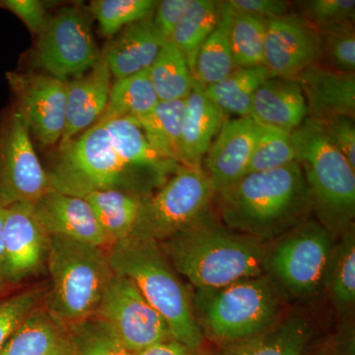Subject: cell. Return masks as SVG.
<instances>
[{"instance_id":"obj_1","label":"cell","mask_w":355,"mask_h":355,"mask_svg":"<svg viewBox=\"0 0 355 355\" xmlns=\"http://www.w3.org/2000/svg\"><path fill=\"white\" fill-rule=\"evenodd\" d=\"M181 167L156 153L132 119H116L60 144L46 173L51 189L73 197L109 190L146 196Z\"/></svg>"},{"instance_id":"obj_2","label":"cell","mask_w":355,"mask_h":355,"mask_svg":"<svg viewBox=\"0 0 355 355\" xmlns=\"http://www.w3.org/2000/svg\"><path fill=\"white\" fill-rule=\"evenodd\" d=\"M224 226L263 242L273 241L313 211L312 198L298 162L249 173L217 191Z\"/></svg>"},{"instance_id":"obj_3","label":"cell","mask_w":355,"mask_h":355,"mask_svg":"<svg viewBox=\"0 0 355 355\" xmlns=\"http://www.w3.org/2000/svg\"><path fill=\"white\" fill-rule=\"evenodd\" d=\"M170 263L198 291L263 275L265 242L217 224L211 217L159 243Z\"/></svg>"},{"instance_id":"obj_4","label":"cell","mask_w":355,"mask_h":355,"mask_svg":"<svg viewBox=\"0 0 355 355\" xmlns=\"http://www.w3.org/2000/svg\"><path fill=\"white\" fill-rule=\"evenodd\" d=\"M114 273L127 277L167 323L173 338L191 349L202 345V327L193 302L160 245L128 237L107 251Z\"/></svg>"},{"instance_id":"obj_5","label":"cell","mask_w":355,"mask_h":355,"mask_svg":"<svg viewBox=\"0 0 355 355\" xmlns=\"http://www.w3.org/2000/svg\"><path fill=\"white\" fill-rule=\"evenodd\" d=\"M318 222L338 239L354 225L355 169L329 139L323 121L307 118L291 132Z\"/></svg>"},{"instance_id":"obj_6","label":"cell","mask_w":355,"mask_h":355,"mask_svg":"<svg viewBox=\"0 0 355 355\" xmlns=\"http://www.w3.org/2000/svg\"><path fill=\"white\" fill-rule=\"evenodd\" d=\"M44 304L67 327L94 316L114 272L106 250L51 236Z\"/></svg>"},{"instance_id":"obj_7","label":"cell","mask_w":355,"mask_h":355,"mask_svg":"<svg viewBox=\"0 0 355 355\" xmlns=\"http://www.w3.org/2000/svg\"><path fill=\"white\" fill-rule=\"evenodd\" d=\"M282 303V292L266 273L197 294L203 326L225 345L272 328L280 320Z\"/></svg>"},{"instance_id":"obj_8","label":"cell","mask_w":355,"mask_h":355,"mask_svg":"<svg viewBox=\"0 0 355 355\" xmlns=\"http://www.w3.org/2000/svg\"><path fill=\"white\" fill-rule=\"evenodd\" d=\"M216 191L200 168L182 166L160 188L144 196L130 237L162 243L207 218Z\"/></svg>"},{"instance_id":"obj_9","label":"cell","mask_w":355,"mask_h":355,"mask_svg":"<svg viewBox=\"0 0 355 355\" xmlns=\"http://www.w3.org/2000/svg\"><path fill=\"white\" fill-rule=\"evenodd\" d=\"M266 246L263 272L282 293L294 298L316 294L323 286L324 272L336 240L322 224L301 222Z\"/></svg>"},{"instance_id":"obj_10","label":"cell","mask_w":355,"mask_h":355,"mask_svg":"<svg viewBox=\"0 0 355 355\" xmlns=\"http://www.w3.org/2000/svg\"><path fill=\"white\" fill-rule=\"evenodd\" d=\"M39 35L37 64L60 80L84 73L101 58L87 15L78 7L58 11Z\"/></svg>"},{"instance_id":"obj_11","label":"cell","mask_w":355,"mask_h":355,"mask_svg":"<svg viewBox=\"0 0 355 355\" xmlns=\"http://www.w3.org/2000/svg\"><path fill=\"white\" fill-rule=\"evenodd\" d=\"M95 316L108 324L130 352H141L173 338L164 318L127 277L114 273Z\"/></svg>"},{"instance_id":"obj_12","label":"cell","mask_w":355,"mask_h":355,"mask_svg":"<svg viewBox=\"0 0 355 355\" xmlns=\"http://www.w3.org/2000/svg\"><path fill=\"white\" fill-rule=\"evenodd\" d=\"M51 189L27 123L14 110L0 133V203H35Z\"/></svg>"},{"instance_id":"obj_13","label":"cell","mask_w":355,"mask_h":355,"mask_svg":"<svg viewBox=\"0 0 355 355\" xmlns=\"http://www.w3.org/2000/svg\"><path fill=\"white\" fill-rule=\"evenodd\" d=\"M17 99L18 112L31 137L42 146H53L62 140L67 121V81L49 74H7Z\"/></svg>"},{"instance_id":"obj_14","label":"cell","mask_w":355,"mask_h":355,"mask_svg":"<svg viewBox=\"0 0 355 355\" xmlns=\"http://www.w3.org/2000/svg\"><path fill=\"white\" fill-rule=\"evenodd\" d=\"M50 240L33 203L15 202L4 207V277L9 291L46 268Z\"/></svg>"},{"instance_id":"obj_15","label":"cell","mask_w":355,"mask_h":355,"mask_svg":"<svg viewBox=\"0 0 355 355\" xmlns=\"http://www.w3.org/2000/svg\"><path fill=\"white\" fill-rule=\"evenodd\" d=\"M265 67L272 76L296 78L321 60L318 28L298 14L266 20Z\"/></svg>"},{"instance_id":"obj_16","label":"cell","mask_w":355,"mask_h":355,"mask_svg":"<svg viewBox=\"0 0 355 355\" xmlns=\"http://www.w3.org/2000/svg\"><path fill=\"white\" fill-rule=\"evenodd\" d=\"M263 125L249 116L226 120L205 157L216 191L245 176Z\"/></svg>"},{"instance_id":"obj_17","label":"cell","mask_w":355,"mask_h":355,"mask_svg":"<svg viewBox=\"0 0 355 355\" xmlns=\"http://www.w3.org/2000/svg\"><path fill=\"white\" fill-rule=\"evenodd\" d=\"M35 214L50 236L108 250L113 246L83 198L51 189L33 203Z\"/></svg>"},{"instance_id":"obj_18","label":"cell","mask_w":355,"mask_h":355,"mask_svg":"<svg viewBox=\"0 0 355 355\" xmlns=\"http://www.w3.org/2000/svg\"><path fill=\"white\" fill-rule=\"evenodd\" d=\"M112 74L103 58L87 71L67 81V121L60 144L94 125L109 101Z\"/></svg>"},{"instance_id":"obj_19","label":"cell","mask_w":355,"mask_h":355,"mask_svg":"<svg viewBox=\"0 0 355 355\" xmlns=\"http://www.w3.org/2000/svg\"><path fill=\"white\" fill-rule=\"evenodd\" d=\"M305 96L308 118L324 121L355 114V76L316 64L296 77Z\"/></svg>"},{"instance_id":"obj_20","label":"cell","mask_w":355,"mask_h":355,"mask_svg":"<svg viewBox=\"0 0 355 355\" xmlns=\"http://www.w3.org/2000/svg\"><path fill=\"white\" fill-rule=\"evenodd\" d=\"M153 17L128 26L107 44L101 58L114 79L149 69L159 51L167 43Z\"/></svg>"},{"instance_id":"obj_21","label":"cell","mask_w":355,"mask_h":355,"mask_svg":"<svg viewBox=\"0 0 355 355\" xmlns=\"http://www.w3.org/2000/svg\"><path fill=\"white\" fill-rule=\"evenodd\" d=\"M249 116L261 125L293 132L308 118L300 84L295 78L266 79L254 93Z\"/></svg>"},{"instance_id":"obj_22","label":"cell","mask_w":355,"mask_h":355,"mask_svg":"<svg viewBox=\"0 0 355 355\" xmlns=\"http://www.w3.org/2000/svg\"><path fill=\"white\" fill-rule=\"evenodd\" d=\"M225 121V113L207 97L203 86L193 81L191 93L184 99L182 130L184 167H202L203 159Z\"/></svg>"},{"instance_id":"obj_23","label":"cell","mask_w":355,"mask_h":355,"mask_svg":"<svg viewBox=\"0 0 355 355\" xmlns=\"http://www.w3.org/2000/svg\"><path fill=\"white\" fill-rule=\"evenodd\" d=\"M0 355H76L69 327L44 302L9 338Z\"/></svg>"},{"instance_id":"obj_24","label":"cell","mask_w":355,"mask_h":355,"mask_svg":"<svg viewBox=\"0 0 355 355\" xmlns=\"http://www.w3.org/2000/svg\"><path fill=\"white\" fill-rule=\"evenodd\" d=\"M312 335L310 322L293 314L253 338L226 343L211 355H304Z\"/></svg>"},{"instance_id":"obj_25","label":"cell","mask_w":355,"mask_h":355,"mask_svg":"<svg viewBox=\"0 0 355 355\" xmlns=\"http://www.w3.org/2000/svg\"><path fill=\"white\" fill-rule=\"evenodd\" d=\"M144 196L123 191H94L83 198L112 245L130 237Z\"/></svg>"},{"instance_id":"obj_26","label":"cell","mask_w":355,"mask_h":355,"mask_svg":"<svg viewBox=\"0 0 355 355\" xmlns=\"http://www.w3.org/2000/svg\"><path fill=\"white\" fill-rule=\"evenodd\" d=\"M184 113V100L159 101L150 113L133 120L141 128L147 141L156 153L182 166H184L182 151Z\"/></svg>"},{"instance_id":"obj_27","label":"cell","mask_w":355,"mask_h":355,"mask_svg":"<svg viewBox=\"0 0 355 355\" xmlns=\"http://www.w3.org/2000/svg\"><path fill=\"white\" fill-rule=\"evenodd\" d=\"M233 17L232 9L222 1L218 24L203 43L196 60L193 78L203 87L219 83L236 69L230 41Z\"/></svg>"},{"instance_id":"obj_28","label":"cell","mask_w":355,"mask_h":355,"mask_svg":"<svg viewBox=\"0 0 355 355\" xmlns=\"http://www.w3.org/2000/svg\"><path fill=\"white\" fill-rule=\"evenodd\" d=\"M158 102L149 69L116 79L112 83L108 104L97 123L116 119L137 120L150 113Z\"/></svg>"},{"instance_id":"obj_29","label":"cell","mask_w":355,"mask_h":355,"mask_svg":"<svg viewBox=\"0 0 355 355\" xmlns=\"http://www.w3.org/2000/svg\"><path fill=\"white\" fill-rule=\"evenodd\" d=\"M272 76L265 65L236 67L219 83L203 88L207 97L224 113L235 114L238 118H244L250 116L254 93Z\"/></svg>"},{"instance_id":"obj_30","label":"cell","mask_w":355,"mask_h":355,"mask_svg":"<svg viewBox=\"0 0 355 355\" xmlns=\"http://www.w3.org/2000/svg\"><path fill=\"white\" fill-rule=\"evenodd\" d=\"M221 7L222 1L191 0L170 39L183 51L193 76L198 51L218 24Z\"/></svg>"},{"instance_id":"obj_31","label":"cell","mask_w":355,"mask_h":355,"mask_svg":"<svg viewBox=\"0 0 355 355\" xmlns=\"http://www.w3.org/2000/svg\"><path fill=\"white\" fill-rule=\"evenodd\" d=\"M323 286L336 308L347 311L355 303V232L350 226L334 243Z\"/></svg>"},{"instance_id":"obj_32","label":"cell","mask_w":355,"mask_h":355,"mask_svg":"<svg viewBox=\"0 0 355 355\" xmlns=\"http://www.w3.org/2000/svg\"><path fill=\"white\" fill-rule=\"evenodd\" d=\"M149 76L161 102L186 99L195 81L183 51L171 41H168L159 51L149 69Z\"/></svg>"},{"instance_id":"obj_33","label":"cell","mask_w":355,"mask_h":355,"mask_svg":"<svg viewBox=\"0 0 355 355\" xmlns=\"http://www.w3.org/2000/svg\"><path fill=\"white\" fill-rule=\"evenodd\" d=\"M266 30L265 18L234 12L230 41L236 67L265 65Z\"/></svg>"},{"instance_id":"obj_34","label":"cell","mask_w":355,"mask_h":355,"mask_svg":"<svg viewBox=\"0 0 355 355\" xmlns=\"http://www.w3.org/2000/svg\"><path fill=\"white\" fill-rule=\"evenodd\" d=\"M157 4L154 0H94L90 13L99 23L103 36L113 38L128 26L153 17Z\"/></svg>"},{"instance_id":"obj_35","label":"cell","mask_w":355,"mask_h":355,"mask_svg":"<svg viewBox=\"0 0 355 355\" xmlns=\"http://www.w3.org/2000/svg\"><path fill=\"white\" fill-rule=\"evenodd\" d=\"M76 355H135L97 316L70 327Z\"/></svg>"},{"instance_id":"obj_36","label":"cell","mask_w":355,"mask_h":355,"mask_svg":"<svg viewBox=\"0 0 355 355\" xmlns=\"http://www.w3.org/2000/svg\"><path fill=\"white\" fill-rule=\"evenodd\" d=\"M295 161L291 133L263 125L246 174L279 169Z\"/></svg>"},{"instance_id":"obj_37","label":"cell","mask_w":355,"mask_h":355,"mask_svg":"<svg viewBox=\"0 0 355 355\" xmlns=\"http://www.w3.org/2000/svg\"><path fill=\"white\" fill-rule=\"evenodd\" d=\"M48 289L40 284L0 297V352L33 311L43 304Z\"/></svg>"},{"instance_id":"obj_38","label":"cell","mask_w":355,"mask_h":355,"mask_svg":"<svg viewBox=\"0 0 355 355\" xmlns=\"http://www.w3.org/2000/svg\"><path fill=\"white\" fill-rule=\"evenodd\" d=\"M321 60L336 71L354 73L355 70V34L354 21L336 23L319 29ZM320 60V62H321Z\"/></svg>"},{"instance_id":"obj_39","label":"cell","mask_w":355,"mask_h":355,"mask_svg":"<svg viewBox=\"0 0 355 355\" xmlns=\"http://www.w3.org/2000/svg\"><path fill=\"white\" fill-rule=\"evenodd\" d=\"M354 0H310L300 4L301 17L318 29L354 21Z\"/></svg>"},{"instance_id":"obj_40","label":"cell","mask_w":355,"mask_h":355,"mask_svg":"<svg viewBox=\"0 0 355 355\" xmlns=\"http://www.w3.org/2000/svg\"><path fill=\"white\" fill-rule=\"evenodd\" d=\"M324 132L336 148L355 169V123L349 116H335L323 121Z\"/></svg>"},{"instance_id":"obj_41","label":"cell","mask_w":355,"mask_h":355,"mask_svg":"<svg viewBox=\"0 0 355 355\" xmlns=\"http://www.w3.org/2000/svg\"><path fill=\"white\" fill-rule=\"evenodd\" d=\"M0 7L17 16L36 34H40L48 22L43 2L39 0H0Z\"/></svg>"},{"instance_id":"obj_42","label":"cell","mask_w":355,"mask_h":355,"mask_svg":"<svg viewBox=\"0 0 355 355\" xmlns=\"http://www.w3.org/2000/svg\"><path fill=\"white\" fill-rule=\"evenodd\" d=\"M226 3L235 13L251 14L266 20L291 13V4L282 0H229Z\"/></svg>"},{"instance_id":"obj_43","label":"cell","mask_w":355,"mask_h":355,"mask_svg":"<svg viewBox=\"0 0 355 355\" xmlns=\"http://www.w3.org/2000/svg\"><path fill=\"white\" fill-rule=\"evenodd\" d=\"M191 0H163L158 1L153 20L159 32L167 41L171 39L175 28L190 4Z\"/></svg>"},{"instance_id":"obj_44","label":"cell","mask_w":355,"mask_h":355,"mask_svg":"<svg viewBox=\"0 0 355 355\" xmlns=\"http://www.w3.org/2000/svg\"><path fill=\"white\" fill-rule=\"evenodd\" d=\"M135 355H197V350L191 349L175 338H170L141 352H135Z\"/></svg>"},{"instance_id":"obj_45","label":"cell","mask_w":355,"mask_h":355,"mask_svg":"<svg viewBox=\"0 0 355 355\" xmlns=\"http://www.w3.org/2000/svg\"><path fill=\"white\" fill-rule=\"evenodd\" d=\"M4 205L0 203V297L11 293L4 277V242H3Z\"/></svg>"}]
</instances>
